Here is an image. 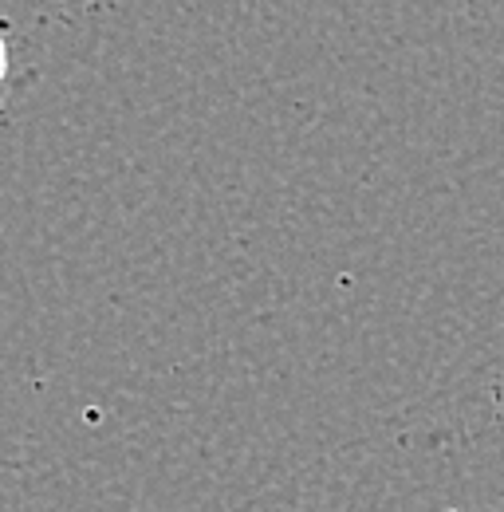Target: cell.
<instances>
[{
    "mask_svg": "<svg viewBox=\"0 0 504 512\" xmlns=\"http://www.w3.org/2000/svg\"><path fill=\"white\" fill-rule=\"evenodd\" d=\"M501 406H504V394H501Z\"/></svg>",
    "mask_w": 504,
    "mask_h": 512,
    "instance_id": "cell-1",
    "label": "cell"
}]
</instances>
